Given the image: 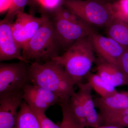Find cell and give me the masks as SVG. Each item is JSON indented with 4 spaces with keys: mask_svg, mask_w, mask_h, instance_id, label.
Segmentation results:
<instances>
[{
    "mask_svg": "<svg viewBox=\"0 0 128 128\" xmlns=\"http://www.w3.org/2000/svg\"><path fill=\"white\" fill-rule=\"evenodd\" d=\"M23 90L0 94V128H16L18 109L23 101Z\"/></svg>",
    "mask_w": 128,
    "mask_h": 128,
    "instance_id": "obj_9",
    "label": "cell"
},
{
    "mask_svg": "<svg viewBox=\"0 0 128 128\" xmlns=\"http://www.w3.org/2000/svg\"><path fill=\"white\" fill-rule=\"evenodd\" d=\"M32 110L38 120L40 128H60V124H56L48 118L45 112L36 110Z\"/></svg>",
    "mask_w": 128,
    "mask_h": 128,
    "instance_id": "obj_23",
    "label": "cell"
},
{
    "mask_svg": "<svg viewBox=\"0 0 128 128\" xmlns=\"http://www.w3.org/2000/svg\"><path fill=\"white\" fill-rule=\"evenodd\" d=\"M96 74L114 87L128 85V77L118 66L99 58L96 68Z\"/></svg>",
    "mask_w": 128,
    "mask_h": 128,
    "instance_id": "obj_13",
    "label": "cell"
},
{
    "mask_svg": "<svg viewBox=\"0 0 128 128\" xmlns=\"http://www.w3.org/2000/svg\"><path fill=\"white\" fill-rule=\"evenodd\" d=\"M52 22L61 50H67L79 40L94 32L92 26L84 22H70L52 13H48Z\"/></svg>",
    "mask_w": 128,
    "mask_h": 128,
    "instance_id": "obj_5",
    "label": "cell"
},
{
    "mask_svg": "<svg viewBox=\"0 0 128 128\" xmlns=\"http://www.w3.org/2000/svg\"><path fill=\"white\" fill-rule=\"evenodd\" d=\"M60 105L62 107V121L60 124V128H82L73 118L66 104H62Z\"/></svg>",
    "mask_w": 128,
    "mask_h": 128,
    "instance_id": "obj_22",
    "label": "cell"
},
{
    "mask_svg": "<svg viewBox=\"0 0 128 128\" xmlns=\"http://www.w3.org/2000/svg\"><path fill=\"white\" fill-rule=\"evenodd\" d=\"M16 128H40L36 116L30 106L24 101L18 111Z\"/></svg>",
    "mask_w": 128,
    "mask_h": 128,
    "instance_id": "obj_17",
    "label": "cell"
},
{
    "mask_svg": "<svg viewBox=\"0 0 128 128\" xmlns=\"http://www.w3.org/2000/svg\"><path fill=\"white\" fill-rule=\"evenodd\" d=\"M108 36L125 47L128 46V22L114 18L106 28Z\"/></svg>",
    "mask_w": 128,
    "mask_h": 128,
    "instance_id": "obj_15",
    "label": "cell"
},
{
    "mask_svg": "<svg viewBox=\"0 0 128 128\" xmlns=\"http://www.w3.org/2000/svg\"><path fill=\"white\" fill-rule=\"evenodd\" d=\"M89 40L95 52L100 59L118 66V60L127 47L118 43L108 36L92 32L89 36Z\"/></svg>",
    "mask_w": 128,
    "mask_h": 128,
    "instance_id": "obj_8",
    "label": "cell"
},
{
    "mask_svg": "<svg viewBox=\"0 0 128 128\" xmlns=\"http://www.w3.org/2000/svg\"><path fill=\"white\" fill-rule=\"evenodd\" d=\"M96 107L100 111L118 110L128 108V92H118L106 98H97L94 100Z\"/></svg>",
    "mask_w": 128,
    "mask_h": 128,
    "instance_id": "obj_14",
    "label": "cell"
},
{
    "mask_svg": "<svg viewBox=\"0 0 128 128\" xmlns=\"http://www.w3.org/2000/svg\"><path fill=\"white\" fill-rule=\"evenodd\" d=\"M28 63H0V94L22 90L30 83Z\"/></svg>",
    "mask_w": 128,
    "mask_h": 128,
    "instance_id": "obj_6",
    "label": "cell"
},
{
    "mask_svg": "<svg viewBox=\"0 0 128 128\" xmlns=\"http://www.w3.org/2000/svg\"><path fill=\"white\" fill-rule=\"evenodd\" d=\"M11 4L4 18L14 22L18 14L24 12L26 6H29V0H11Z\"/></svg>",
    "mask_w": 128,
    "mask_h": 128,
    "instance_id": "obj_21",
    "label": "cell"
},
{
    "mask_svg": "<svg viewBox=\"0 0 128 128\" xmlns=\"http://www.w3.org/2000/svg\"><path fill=\"white\" fill-rule=\"evenodd\" d=\"M48 14L45 20L22 49V56L29 63L46 62L60 55L61 49L54 26Z\"/></svg>",
    "mask_w": 128,
    "mask_h": 128,
    "instance_id": "obj_3",
    "label": "cell"
},
{
    "mask_svg": "<svg viewBox=\"0 0 128 128\" xmlns=\"http://www.w3.org/2000/svg\"><path fill=\"white\" fill-rule=\"evenodd\" d=\"M86 78L92 90L100 97L106 98L114 95L118 92L116 88L105 81L96 73L89 72Z\"/></svg>",
    "mask_w": 128,
    "mask_h": 128,
    "instance_id": "obj_18",
    "label": "cell"
},
{
    "mask_svg": "<svg viewBox=\"0 0 128 128\" xmlns=\"http://www.w3.org/2000/svg\"><path fill=\"white\" fill-rule=\"evenodd\" d=\"M118 66L128 77V46L120 58Z\"/></svg>",
    "mask_w": 128,
    "mask_h": 128,
    "instance_id": "obj_24",
    "label": "cell"
},
{
    "mask_svg": "<svg viewBox=\"0 0 128 128\" xmlns=\"http://www.w3.org/2000/svg\"><path fill=\"white\" fill-rule=\"evenodd\" d=\"M96 128H120L117 126L112 125H102Z\"/></svg>",
    "mask_w": 128,
    "mask_h": 128,
    "instance_id": "obj_27",
    "label": "cell"
},
{
    "mask_svg": "<svg viewBox=\"0 0 128 128\" xmlns=\"http://www.w3.org/2000/svg\"><path fill=\"white\" fill-rule=\"evenodd\" d=\"M23 100L32 110L45 112L51 106L60 103L58 97L43 88L28 83L24 88Z\"/></svg>",
    "mask_w": 128,
    "mask_h": 128,
    "instance_id": "obj_11",
    "label": "cell"
},
{
    "mask_svg": "<svg viewBox=\"0 0 128 128\" xmlns=\"http://www.w3.org/2000/svg\"><path fill=\"white\" fill-rule=\"evenodd\" d=\"M61 5L92 26L106 28L114 18L110 4L93 0H62Z\"/></svg>",
    "mask_w": 128,
    "mask_h": 128,
    "instance_id": "obj_4",
    "label": "cell"
},
{
    "mask_svg": "<svg viewBox=\"0 0 128 128\" xmlns=\"http://www.w3.org/2000/svg\"><path fill=\"white\" fill-rule=\"evenodd\" d=\"M48 14L44 12L40 17L23 12L19 13L12 23L14 38L18 46L23 49L46 20Z\"/></svg>",
    "mask_w": 128,
    "mask_h": 128,
    "instance_id": "obj_7",
    "label": "cell"
},
{
    "mask_svg": "<svg viewBox=\"0 0 128 128\" xmlns=\"http://www.w3.org/2000/svg\"></svg>",
    "mask_w": 128,
    "mask_h": 128,
    "instance_id": "obj_28",
    "label": "cell"
},
{
    "mask_svg": "<svg viewBox=\"0 0 128 128\" xmlns=\"http://www.w3.org/2000/svg\"><path fill=\"white\" fill-rule=\"evenodd\" d=\"M30 83L57 95L60 104L68 103L73 93L74 84L62 66L54 60L32 62L28 66Z\"/></svg>",
    "mask_w": 128,
    "mask_h": 128,
    "instance_id": "obj_1",
    "label": "cell"
},
{
    "mask_svg": "<svg viewBox=\"0 0 128 128\" xmlns=\"http://www.w3.org/2000/svg\"><path fill=\"white\" fill-rule=\"evenodd\" d=\"M110 6L114 18L128 22V0H116Z\"/></svg>",
    "mask_w": 128,
    "mask_h": 128,
    "instance_id": "obj_20",
    "label": "cell"
},
{
    "mask_svg": "<svg viewBox=\"0 0 128 128\" xmlns=\"http://www.w3.org/2000/svg\"><path fill=\"white\" fill-rule=\"evenodd\" d=\"M78 92L82 102L88 127L96 128L102 125L100 116L96 110V106L92 96V89L89 83H81L78 85Z\"/></svg>",
    "mask_w": 128,
    "mask_h": 128,
    "instance_id": "obj_12",
    "label": "cell"
},
{
    "mask_svg": "<svg viewBox=\"0 0 128 128\" xmlns=\"http://www.w3.org/2000/svg\"><path fill=\"white\" fill-rule=\"evenodd\" d=\"M13 22L3 18L0 21V61L18 60L29 63L22 56V50L14 38L12 28Z\"/></svg>",
    "mask_w": 128,
    "mask_h": 128,
    "instance_id": "obj_10",
    "label": "cell"
},
{
    "mask_svg": "<svg viewBox=\"0 0 128 128\" xmlns=\"http://www.w3.org/2000/svg\"><path fill=\"white\" fill-rule=\"evenodd\" d=\"M102 125H112L120 128H128V108L100 111Z\"/></svg>",
    "mask_w": 128,
    "mask_h": 128,
    "instance_id": "obj_16",
    "label": "cell"
},
{
    "mask_svg": "<svg viewBox=\"0 0 128 128\" xmlns=\"http://www.w3.org/2000/svg\"><path fill=\"white\" fill-rule=\"evenodd\" d=\"M94 51L89 36L75 42L64 54L53 58L64 67L75 85L82 83L96 61Z\"/></svg>",
    "mask_w": 128,
    "mask_h": 128,
    "instance_id": "obj_2",
    "label": "cell"
},
{
    "mask_svg": "<svg viewBox=\"0 0 128 128\" xmlns=\"http://www.w3.org/2000/svg\"><path fill=\"white\" fill-rule=\"evenodd\" d=\"M74 120L82 128H88L81 99L78 92H74L66 104Z\"/></svg>",
    "mask_w": 128,
    "mask_h": 128,
    "instance_id": "obj_19",
    "label": "cell"
},
{
    "mask_svg": "<svg viewBox=\"0 0 128 128\" xmlns=\"http://www.w3.org/2000/svg\"><path fill=\"white\" fill-rule=\"evenodd\" d=\"M11 0H0V13L9 10L11 4Z\"/></svg>",
    "mask_w": 128,
    "mask_h": 128,
    "instance_id": "obj_25",
    "label": "cell"
},
{
    "mask_svg": "<svg viewBox=\"0 0 128 128\" xmlns=\"http://www.w3.org/2000/svg\"><path fill=\"white\" fill-rule=\"evenodd\" d=\"M105 4H111L116 0H93Z\"/></svg>",
    "mask_w": 128,
    "mask_h": 128,
    "instance_id": "obj_26",
    "label": "cell"
}]
</instances>
